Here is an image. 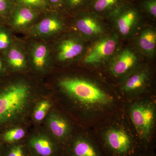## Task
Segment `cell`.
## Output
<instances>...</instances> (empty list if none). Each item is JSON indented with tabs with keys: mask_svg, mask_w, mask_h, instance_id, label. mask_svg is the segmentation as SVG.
I'll use <instances>...</instances> for the list:
<instances>
[{
	"mask_svg": "<svg viewBox=\"0 0 156 156\" xmlns=\"http://www.w3.org/2000/svg\"><path fill=\"white\" fill-rule=\"evenodd\" d=\"M111 16L114 19L120 33L127 36L132 32L138 23L140 17V10L129 2Z\"/></svg>",
	"mask_w": 156,
	"mask_h": 156,
	"instance_id": "cell-4",
	"label": "cell"
},
{
	"mask_svg": "<svg viewBox=\"0 0 156 156\" xmlns=\"http://www.w3.org/2000/svg\"><path fill=\"white\" fill-rule=\"evenodd\" d=\"M105 139L109 147L116 153L125 154L131 149L130 136L122 129L116 128L109 129L105 134Z\"/></svg>",
	"mask_w": 156,
	"mask_h": 156,
	"instance_id": "cell-6",
	"label": "cell"
},
{
	"mask_svg": "<svg viewBox=\"0 0 156 156\" xmlns=\"http://www.w3.org/2000/svg\"><path fill=\"white\" fill-rule=\"evenodd\" d=\"M143 11L151 17H156V0H143L140 4Z\"/></svg>",
	"mask_w": 156,
	"mask_h": 156,
	"instance_id": "cell-23",
	"label": "cell"
},
{
	"mask_svg": "<svg viewBox=\"0 0 156 156\" xmlns=\"http://www.w3.org/2000/svg\"><path fill=\"white\" fill-rule=\"evenodd\" d=\"M7 156H25L24 149L21 145H14L9 150Z\"/></svg>",
	"mask_w": 156,
	"mask_h": 156,
	"instance_id": "cell-26",
	"label": "cell"
},
{
	"mask_svg": "<svg viewBox=\"0 0 156 156\" xmlns=\"http://www.w3.org/2000/svg\"><path fill=\"white\" fill-rule=\"evenodd\" d=\"M32 64L36 69L43 71L48 67L50 59L49 48L44 44L37 43L30 51Z\"/></svg>",
	"mask_w": 156,
	"mask_h": 156,
	"instance_id": "cell-14",
	"label": "cell"
},
{
	"mask_svg": "<svg viewBox=\"0 0 156 156\" xmlns=\"http://www.w3.org/2000/svg\"><path fill=\"white\" fill-rule=\"evenodd\" d=\"M130 115L140 138L148 139L154 124L155 112L153 107L147 104L135 105L131 108Z\"/></svg>",
	"mask_w": 156,
	"mask_h": 156,
	"instance_id": "cell-3",
	"label": "cell"
},
{
	"mask_svg": "<svg viewBox=\"0 0 156 156\" xmlns=\"http://www.w3.org/2000/svg\"><path fill=\"white\" fill-rule=\"evenodd\" d=\"M20 5L26 6L30 9H43L47 6L46 0H17Z\"/></svg>",
	"mask_w": 156,
	"mask_h": 156,
	"instance_id": "cell-22",
	"label": "cell"
},
{
	"mask_svg": "<svg viewBox=\"0 0 156 156\" xmlns=\"http://www.w3.org/2000/svg\"><path fill=\"white\" fill-rule=\"evenodd\" d=\"M128 2V0H91L88 8L98 15L111 16Z\"/></svg>",
	"mask_w": 156,
	"mask_h": 156,
	"instance_id": "cell-10",
	"label": "cell"
},
{
	"mask_svg": "<svg viewBox=\"0 0 156 156\" xmlns=\"http://www.w3.org/2000/svg\"><path fill=\"white\" fill-rule=\"evenodd\" d=\"M37 17V13L35 10L20 5L13 12L11 23L14 28H24L33 22Z\"/></svg>",
	"mask_w": 156,
	"mask_h": 156,
	"instance_id": "cell-13",
	"label": "cell"
},
{
	"mask_svg": "<svg viewBox=\"0 0 156 156\" xmlns=\"http://www.w3.org/2000/svg\"><path fill=\"white\" fill-rule=\"evenodd\" d=\"M138 45L143 52L148 56H152L155 52L156 33L152 29H147L141 33Z\"/></svg>",
	"mask_w": 156,
	"mask_h": 156,
	"instance_id": "cell-17",
	"label": "cell"
},
{
	"mask_svg": "<svg viewBox=\"0 0 156 156\" xmlns=\"http://www.w3.org/2000/svg\"><path fill=\"white\" fill-rule=\"evenodd\" d=\"M78 17L76 26L78 30L87 36H93L101 34L102 28L97 14L92 11H84Z\"/></svg>",
	"mask_w": 156,
	"mask_h": 156,
	"instance_id": "cell-7",
	"label": "cell"
},
{
	"mask_svg": "<svg viewBox=\"0 0 156 156\" xmlns=\"http://www.w3.org/2000/svg\"><path fill=\"white\" fill-rule=\"evenodd\" d=\"M30 98L29 87L24 83L9 85L0 92V124L11 122L25 111Z\"/></svg>",
	"mask_w": 156,
	"mask_h": 156,
	"instance_id": "cell-1",
	"label": "cell"
},
{
	"mask_svg": "<svg viewBox=\"0 0 156 156\" xmlns=\"http://www.w3.org/2000/svg\"><path fill=\"white\" fill-rule=\"evenodd\" d=\"M83 49V45L76 39H65L58 45L57 58L61 61L70 60L80 54Z\"/></svg>",
	"mask_w": 156,
	"mask_h": 156,
	"instance_id": "cell-8",
	"label": "cell"
},
{
	"mask_svg": "<svg viewBox=\"0 0 156 156\" xmlns=\"http://www.w3.org/2000/svg\"><path fill=\"white\" fill-rule=\"evenodd\" d=\"M11 0H0V14H6L11 9Z\"/></svg>",
	"mask_w": 156,
	"mask_h": 156,
	"instance_id": "cell-27",
	"label": "cell"
},
{
	"mask_svg": "<svg viewBox=\"0 0 156 156\" xmlns=\"http://www.w3.org/2000/svg\"><path fill=\"white\" fill-rule=\"evenodd\" d=\"M59 85L71 97L81 103L89 105H103L112 102V99L95 84L79 78H66Z\"/></svg>",
	"mask_w": 156,
	"mask_h": 156,
	"instance_id": "cell-2",
	"label": "cell"
},
{
	"mask_svg": "<svg viewBox=\"0 0 156 156\" xmlns=\"http://www.w3.org/2000/svg\"><path fill=\"white\" fill-rule=\"evenodd\" d=\"M117 45L113 37L101 39L95 43L87 53L84 62L87 64H95L108 58L114 53Z\"/></svg>",
	"mask_w": 156,
	"mask_h": 156,
	"instance_id": "cell-5",
	"label": "cell"
},
{
	"mask_svg": "<svg viewBox=\"0 0 156 156\" xmlns=\"http://www.w3.org/2000/svg\"><path fill=\"white\" fill-rule=\"evenodd\" d=\"M46 1L56 7L61 6L64 2V0H46Z\"/></svg>",
	"mask_w": 156,
	"mask_h": 156,
	"instance_id": "cell-28",
	"label": "cell"
},
{
	"mask_svg": "<svg viewBox=\"0 0 156 156\" xmlns=\"http://www.w3.org/2000/svg\"><path fill=\"white\" fill-rule=\"evenodd\" d=\"M136 60V56L131 50H124L112 65L111 71L115 76L124 74L135 65Z\"/></svg>",
	"mask_w": 156,
	"mask_h": 156,
	"instance_id": "cell-12",
	"label": "cell"
},
{
	"mask_svg": "<svg viewBox=\"0 0 156 156\" xmlns=\"http://www.w3.org/2000/svg\"><path fill=\"white\" fill-rule=\"evenodd\" d=\"M74 156H99L93 146L86 140H77L73 148Z\"/></svg>",
	"mask_w": 156,
	"mask_h": 156,
	"instance_id": "cell-18",
	"label": "cell"
},
{
	"mask_svg": "<svg viewBox=\"0 0 156 156\" xmlns=\"http://www.w3.org/2000/svg\"><path fill=\"white\" fill-rule=\"evenodd\" d=\"M3 69V63L2 62V60L0 58V72L2 71V70Z\"/></svg>",
	"mask_w": 156,
	"mask_h": 156,
	"instance_id": "cell-29",
	"label": "cell"
},
{
	"mask_svg": "<svg viewBox=\"0 0 156 156\" xmlns=\"http://www.w3.org/2000/svg\"><path fill=\"white\" fill-rule=\"evenodd\" d=\"M25 134V131L23 128H14L5 133L3 135V139L8 143L16 142L23 138Z\"/></svg>",
	"mask_w": 156,
	"mask_h": 156,
	"instance_id": "cell-21",
	"label": "cell"
},
{
	"mask_svg": "<svg viewBox=\"0 0 156 156\" xmlns=\"http://www.w3.org/2000/svg\"><path fill=\"white\" fill-rule=\"evenodd\" d=\"M91 0H64V4L71 10H79L84 8H88Z\"/></svg>",
	"mask_w": 156,
	"mask_h": 156,
	"instance_id": "cell-24",
	"label": "cell"
},
{
	"mask_svg": "<svg viewBox=\"0 0 156 156\" xmlns=\"http://www.w3.org/2000/svg\"><path fill=\"white\" fill-rule=\"evenodd\" d=\"M51 106L49 101L43 100L40 101L34 112V118L37 122H41L44 119Z\"/></svg>",
	"mask_w": 156,
	"mask_h": 156,
	"instance_id": "cell-20",
	"label": "cell"
},
{
	"mask_svg": "<svg viewBox=\"0 0 156 156\" xmlns=\"http://www.w3.org/2000/svg\"><path fill=\"white\" fill-rule=\"evenodd\" d=\"M147 80V76L144 73H139L133 75L125 82L123 89L126 92L137 90L143 87Z\"/></svg>",
	"mask_w": 156,
	"mask_h": 156,
	"instance_id": "cell-19",
	"label": "cell"
},
{
	"mask_svg": "<svg viewBox=\"0 0 156 156\" xmlns=\"http://www.w3.org/2000/svg\"><path fill=\"white\" fill-rule=\"evenodd\" d=\"M7 62L11 67L16 70H21L27 66V58L22 49L17 45L9 48L6 56Z\"/></svg>",
	"mask_w": 156,
	"mask_h": 156,
	"instance_id": "cell-16",
	"label": "cell"
},
{
	"mask_svg": "<svg viewBox=\"0 0 156 156\" xmlns=\"http://www.w3.org/2000/svg\"><path fill=\"white\" fill-rule=\"evenodd\" d=\"M62 28V21L56 16L45 17L34 27V34L38 36L48 37L55 34Z\"/></svg>",
	"mask_w": 156,
	"mask_h": 156,
	"instance_id": "cell-11",
	"label": "cell"
},
{
	"mask_svg": "<svg viewBox=\"0 0 156 156\" xmlns=\"http://www.w3.org/2000/svg\"><path fill=\"white\" fill-rule=\"evenodd\" d=\"M29 145L33 152L37 156H53L56 153V147L48 136L35 135L29 140Z\"/></svg>",
	"mask_w": 156,
	"mask_h": 156,
	"instance_id": "cell-9",
	"label": "cell"
},
{
	"mask_svg": "<svg viewBox=\"0 0 156 156\" xmlns=\"http://www.w3.org/2000/svg\"><path fill=\"white\" fill-rule=\"evenodd\" d=\"M48 126L52 134L56 138L61 139L68 135L70 127L66 120L58 115L53 114L48 119Z\"/></svg>",
	"mask_w": 156,
	"mask_h": 156,
	"instance_id": "cell-15",
	"label": "cell"
},
{
	"mask_svg": "<svg viewBox=\"0 0 156 156\" xmlns=\"http://www.w3.org/2000/svg\"><path fill=\"white\" fill-rule=\"evenodd\" d=\"M11 37L8 31L4 29H0V50L9 49L11 45Z\"/></svg>",
	"mask_w": 156,
	"mask_h": 156,
	"instance_id": "cell-25",
	"label": "cell"
}]
</instances>
